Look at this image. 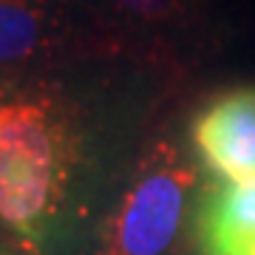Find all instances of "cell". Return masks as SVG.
<instances>
[{"instance_id": "6da1fadb", "label": "cell", "mask_w": 255, "mask_h": 255, "mask_svg": "<svg viewBox=\"0 0 255 255\" xmlns=\"http://www.w3.org/2000/svg\"><path fill=\"white\" fill-rule=\"evenodd\" d=\"M88 164L80 102L54 77L0 80V227L40 255L65 233Z\"/></svg>"}, {"instance_id": "7a4b0ae2", "label": "cell", "mask_w": 255, "mask_h": 255, "mask_svg": "<svg viewBox=\"0 0 255 255\" xmlns=\"http://www.w3.org/2000/svg\"><path fill=\"white\" fill-rule=\"evenodd\" d=\"M196 182V167L173 145H156L100 219L91 255H167L184 227Z\"/></svg>"}, {"instance_id": "3957f363", "label": "cell", "mask_w": 255, "mask_h": 255, "mask_svg": "<svg viewBox=\"0 0 255 255\" xmlns=\"http://www.w3.org/2000/svg\"><path fill=\"white\" fill-rule=\"evenodd\" d=\"M105 43L74 0H0V80L100 54Z\"/></svg>"}, {"instance_id": "277c9868", "label": "cell", "mask_w": 255, "mask_h": 255, "mask_svg": "<svg viewBox=\"0 0 255 255\" xmlns=\"http://www.w3.org/2000/svg\"><path fill=\"white\" fill-rule=\"evenodd\" d=\"M199 164L221 184H255V85H238L201 105L190 122Z\"/></svg>"}, {"instance_id": "5b68a950", "label": "cell", "mask_w": 255, "mask_h": 255, "mask_svg": "<svg viewBox=\"0 0 255 255\" xmlns=\"http://www.w3.org/2000/svg\"><path fill=\"white\" fill-rule=\"evenodd\" d=\"M201 255H255V184H213L199 196Z\"/></svg>"}, {"instance_id": "8992f818", "label": "cell", "mask_w": 255, "mask_h": 255, "mask_svg": "<svg viewBox=\"0 0 255 255\" xmlns=\"http://www.w3.org/2000/svg\"><path fill=\"white\" fill-rule=\"evenodd\" d=\"M111 14H117L122 20H136L145 26H156V23H173L182 17L187 0H97Z\"/></svg>"}]
</instances>
